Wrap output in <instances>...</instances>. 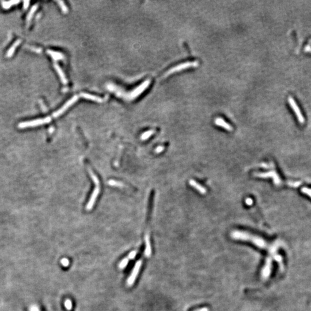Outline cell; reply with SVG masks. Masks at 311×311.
Returning <instances> with one entry per match:
<instances>
[{"mask_svg":"<svg viewBox=\"0 0 311 311\" xmlns=\"http://www.w3.org/2000/svg\"><path fill=\"white\" fill-rule=\"evenodd\" d=\"M199 65V62L198 61H194V62H186L184 63H182L181 64H179L172 68L170 69L165 74V77L168 76L170 74H172L174 73L180 71L182 70H185L186 69H189L191 68H195L197 67Z\"/></svg>","mask_w":311,"mask_h":311,"instance_id":"cell-1","label":"cell"},{"mask_svg":"<svg viewBox=\"0 0 311 311\" xmlns=\"http://www.w3.org/2000/svg\"><path fill=\"white\" fill-rule=\"evenodd\" d=\"M89 173H90V175L91 176V177H92L93 180V182H95V183H96V187L95 189V190L93 192V194L90 197V199L89 201V203H88V205H87V209L88 210H90L91 209L92 207L93 206L95 202V200H96V198H97L98 194H99V180L98 179V177H96V176L93 173V172L89 170Z\"/></svg>","mask_w":311,"mask_h":311,"instance_id":"cell-2","label":"cell"},{"mask_svg":"<svg viewBox=\"0 0 311 311\" xmlns=\"http://www.w3.org/2000/svg\"><path fill=\"white\" fill-rule=\"evenodd\" d=\"M51 121V118L47 117L43 119H39L33 121H28V122H24L20 123L18 127L20 129L26 128V127H35L37 126H39L41 124H43L47 123H49Z\"/></svg>","mask_w":311,"mask_h":311,"instance_id":"cell-3","label":"cell"},{"mask_svg":"<svg viewBox=\"0 0 311 311\" xmlns=\"http://www.w3.org/2000/svg\"><path fill=\"white\" fill-rule=\"evenodd\" d=\"M141 265H142V260H139L137 262V263H136L135 266H134V267L133 270V271L130 275V277L128 278L127 279V285L128 286H132L136 278H137V276H138V273H139V271L140 270V269H141Z\"/></svg>","mask_w":311,"mask_h":311,"instance_id":"cell-4","label":"cell"},{"mask_svg":"<svg viewBox=\"0 0 311 311\" xmlns=\"http://www.w3.org/2000/svg\"><path fill=\"white\" fill-rule=\"evenodd\" d=\"M288 102L289 104L291 105L292 108H293V110L294 111V112L297 115V118L298 119V121L300 122V123H304V118L300 111V110L299 109L297 104L295 103V102L294 101L293 99L292 98V97H289L288 98Z\"/></svg>","mask_w":311,"mask_h":311,"instance_id":"cell-5","label":"cell"},{"mask_svg":"<svg viewBox=\"0 0 311 311\" xmlns=\"http://www.w3.org/2000/svg\"><path fill=\"white\" fill-rule=\"evenodd\" d=\"M77 99V96H74V98H73L71 100H70L69 101H68L65 104L61 109H59L58 111H57L56 112L54 113L53 114V117L54 118H56V117H59L60 115H61L63 112H64L73 103H74Z\"/></svg>","mask_w":311,"mask_h":311,"instance_id":"cell-6","label":"cell"},{"mask_svg":"<svg viewBox=\"0 0 311 311\" xmlns=\"http://www.w3.org/2000/svg\"><path fill=\"white\" fill-rule=\"evenodd\" d=\"M214 123L216 126H218L219 127H223L226 130L229 131H232L233 130L232 126L229 124L228 123L224 121V119L222 118H217L215 119Z\"/></svg>","mask_w":311,"mask_h":311,"instance_id":"cell-7","label":"cell"},{"mask_svg":"<svg viewBox=\"0 0 311 311\" xmlns=\"http://www.w3.org/2000/svg\"><path fill=\"white\" fill-rule=\"evenodd\" d=\"M189 184L190 186H192L193 188L195 189V190H197L198 192H199L201 194H205L207 192L206 189L202 186H201L200 184L198 183L196 181L194 180H190L189 181Z\"/></svg>","mask_w":311,"mask_h":311,"instance_id":"cell-8","label":"cell"},{"mask_svg":"<svg viewBox=\"0 0 311 311\" xmlns=\"http://www.w3.org/2000/svg\"><path fill=\"white\" fill-rule=\"evenodd\" d=\"M152 253V250H151V245L150 242V238L149 234H146L145 236V255L146 257H150Z\"/></svg>","mask_w":311,"mask_h":311,"instance_id":"cell-9","label":"cell"},{"mask_svg":"<svg viewBox=\"0 0 311 311\" xmlns=\"http://www.w3.org/2000/svg\"><path fill=\"white\" fill-rule=\"evenodd\" d=\"M149 84V81H146L145 83H143V84H142L141 86H139L138 88H137L131 93V97H136V96H137V95H138L139 94H140L146 88V86H148Z\"/></svg>","mask_w":311,"mask_h":311,"instance_id":"cell-10","label":"cell"},{"mask_svg":"<svg viewBox=\"0 0 311 311\" xmlns=\"http://www.w3.org/2000/svg\"><path fill=\"white\" fill-rule=\"evenodd\" d=\"M21 43V40H17V41L12 45V46L9 49V50L8 51L7 53H6V57L9 58V57H11L13 54H14V52H15L16 48L17 47V46Z\"/></svg>","mask_w":311,"mask_h":311,"instance_id":"cell-11","label":"cell"},{"mask_svg":"<svg viewBox=\"0 0 311 311\" xmlns=\"http://www.w3.org/2000/svg\"><path fill=\"white\" fill-rule=\"evenodd\" d=\"M20 1H4L2 2V6L4 9H7L10 8L12 5H16L18 3H19Z\"/></svg>","mask_w":311,"mask_h":311,"instance_id":"cell-12","label":"cell"},{"mask_svg":"<svg viewBox=\"0 0 311 311\" xmlns=\"http://www.w3.org/2000/svg\"><path fill=\"white\" fill-rule=\"evenodd\" d=\"M47 52H48V54H49L52 56V57L55 60L61 59H62L63 58V55L59 52H52V51H50V50H48Z\"/></svg>","mask_w":311,"mask_h":311,"instance_id":"cell-13","label":"cell"},{"mask_svg":"<svg viewBox=\"0 0 311 311\" xmlns=\"http://www.w3.org/2000/svg\"><path fill=\"white\" fill-rule=\"evenodd\" d=\"M55 68L56 69L58 73L59 74V76H60V77L61 78L62 81L64 83V84H66V80L65 77V76H64V73H63L62 71L61 70V68L57 65H55Z\"/></svg>","mask_w":311,"mask_h":311,"instance_id":"cell-14","label":"cell"},{"mask_svg":"<svg viewBox=\"0 0 311 311\" xmlns=\"http://www.w3.org/2000/svg\"><path fill=\"white\" fill-rule=\"evenodd\" d=\"M81 96H83L85 98L88 99H90V100H94V101L101 102V100H102L101 99H100L99 98H97L96 96H92V95H88V94H86V93L81 94Z\"/></svg>","mask_w":311,"mask_h":311,"instance_id":"cell-15","label":"cell"},{"mask_svg":"<svg viewBox=\"0 0 311 311\" xmlns=\"http://www.w3.org/2000/svg\"><path fill=\"white\" fill-rule=\"evenodd\" d=\"M37 5H35L34 6H33V8H31V11H30V12H29V13H28V15L27 16V21H30L31 20V18L33 16L36 10L37 9Z\"/></svg>","mask_w":311,"mask_h":311,"instance_id":"cell-16","label":"cell"},{"mask_svg":"<svg viewBox=\"0 0 311 311\" xmlns=\"http://www.w3.org/2000/svg\"><path fill=\"white\" fill-rule=\"evenodd\" d=\"M129 260V259H128V258H124L123 260H122L121 263L119 264V268L121 269H124L126 267V266L127 265Z\"/></svg>","mask_w":311,"mask_h":311,"instance_id":"cell-17","label":"cell"},{"mask_svg":"<svg viewBox=\"0 0 311 311\" xmlns=\"http://www.w3.org/2000/svg\"><path fill=\"white\" fill-rule=\"evenodd\" d=\"M153 133H154V131H152V130L145 133L142 136V137H141L142 139L145 140V139H146L149 138L151 136H152V135L153 134Z\"/></svg>","mask_w":311,"mask_h":311,"instance_id":"cell-18","label":"cell"},{"mask_svg":"<svg viewBox=\"0 0 311 311\" xmlns=\"http://www.w3.org/2000/svg\"><path fill=\"white\" fill-rule=\"evenodd\" d=\"M65 307L66 308V309L68 310H71V308H72V303L71 301L70 300H66L65 303Z\"/></svg>","mask_w":311,"mask_h":311,"instance_id":"cell-19","label":"cell"},{"mask_svg":"<svg viewBox=\"0 0 311 311\" xmlns=\"http://www.w3.org/2000/svg\"><path fill=\"white\" fill-rule=\"evenodd\" d=\"M58 2L59 3V6H61L62 10L64 12H67V8H66V6L64 5V2H63L62 1H58Z\"/></svg>","mask_w":311,"mask_h":311,"instance_id":"cell-20","label":"cell"},{"mask_svg":"<svg viewBox=\"0 0 311 311\" xmlns=\"http://www.w3.org/2000/svg\"><path fill=\"white\" fill-rule=\"evenodd\" d=\"M61 263L62 264L65 266V267H67L68 266L69 264V260L66 258H64V259H62L61 260Z\"/></svg>","mask_w":311,"mask_h":311,"instance_id":"cell-21","label":"cell"},{"mask_svg":"<svg viewBox=\"0 0 311 311\" xmlns=\"http://www.w3.org/2000/svg\"><path fill=\"white\" fill-rule=\"evenodd\" d=\"M137 255V252L136 251H132L128 256V259H133L135 258L136 256Z\"/></svg>","mask_w":311,"mask_h":311,"instance_id":"cell-22","label":"cell"},{"mask_svg":"<svg viewBox=\"0 0 311 311\" xmlns=\"http://www.w3.org/2000/svg\"><path fill=\"white\" fill-rule=\"evenodd\" d=\"M245 204L248 206H251L253 204V200L250 198H247L245 199Z\"/></svg>","mask_w":311,"mask_h":311,"instance_id":"cell-23","label":"cell"},{"mask_svg":"<svg viewBox=\"0 0 311 311\" xmlns=\"http://www.w3.org/2000/svg\"><path fill=\"white\" fill-rule=\"evenodd\" d=\"M164 149V148L163 146H159L157 148V149H156V152L157 153H160V152H161Z\"/></svg>","mask_w":311,"mask_h":311,"instance_id":"cell-24","label":"cell"},{"mask_svg":"<svg viewBox=\"0 0 311 311\" xmlns=\"http://www.w3.org/2000/svg\"><path fill=\"white\" fill-rule=\"evenodd\" d=\"M29 4H30V1H24V5H23L24 6V9H27L28 7V6H29Z\"/></svg>","mask_w":311,"mask_h":311,"instance_id":"cell-25","label":"cell"},{"mask_svg":"<svg viewBox=\"0 0 311 311\" xmlns=\"http://www.w3.org/2000/svg\"><path fill=\"white\" fill-rule=\"evenodd\" d=\"M305 50L306 52H311V47L310 46H307L305 49Z\"/></svg>","mask_w":311,"mask_h":311,"instance_id":"cell-26","label":"cell"}]
</instances>
